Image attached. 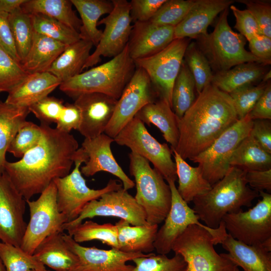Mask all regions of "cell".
Instances as JSON below:
<instances>
[{
    "label": "cell",
    "mask_w": 271,
    "mask_h": 271,
    "mask_svg": "<svg viewBox=\"0 0 271 271\" xmlns=\"http://www.w3.org/2000/svg\"><path fill=\"white\" fill-rule=\"evenodd\" d=\"M157 97L147 73L137 67L117 100L113 114L104 133L114 139L142 108L155 101Z\"/></svg>",
    "instance_id": "17"
},
{
    "label": "cell",
    "mask_w": 271,
    "mask_h": 271,
    "mask_svg": "<svg viewBox=\"0 0 271 271\" xmlns=\"http://www.w3.org/2000/svg\"><path fill=\"white\" fill-rule=\"evenodd\" d=\"M264 65L256 62L241 63L213 75L211 84L228 94L262 79L267 72Z\"/></svg>",
    "instance_id": "32"
},
{
    "label": "cell",
    "mask_w": 271,
    "mask_h": 271,
    "mask_svg": "<svg viewBox=\"0 0 271 271\" xmlns=\"http://www.w3.org/2000/svg\"><path fill=\"white\" fill-rule=\"evenodd\" d=\"M218 243L206 229L189 225L174 242L172 250L185 261L186 271H234L236 266L214 247Z\"/></svg>",
    "instance_id": "8"
},
{
    "label": "cell",
    "mask_w": 271,
    "mask_h": 271,
    "mask_svg": "<svg viewBox=\"0 0 271 271\" xmlns=\"http://www.w3.org/2000/svg\"><path fill=\"white\" fill-rule=\"evenodd\" d=\"M38 145L19 160L7 161L5 172L26 200L41 194L55 179L68 175L79 148L70 133L41 123Z\"/></svg>",
    "instance_id": "1"
},
{
    "label": "cell",
    "mask_w": 271,
    "mask_h": 271,
    "mask_svg": "<svg viewBox=\"0 0 271 271\" xmlns=\"http://www.w3.org/2000/svg\"><path fill=\"white\" fill-rule=\"evenodd\" d=\"M113 139L117 144L127 147L152 163L166 181L177 180L171 149L153 137L138 118H133Z\"/></svg>",
    "instance_id": "11"
},
{
    "label": "cell",
    "mask_w": 271,
    "mask_h": 271,
    "mask_svg": "<svg viewBox=\"0 0 271 271\" xmlns=\"http://www.w3.org/2000/svg\"><path fill=\"white\" fill-rule=\"evenodd\" d=\"M129 173L134 177L137 203L144 209L149 224L164 221L171 204V191L162 175L145 158L131 152L128 154Z\"/></svg>",
    "instance_id": "6"
},
{
    "label": "cell",
    "mask_w": 271,
    "mask_h": 271,
    "mask_svg": "<svg viewBox=\"0 0 271 271\" xmlns=\"http://www.w3.org/2000/svg\"><path fill=\"white\" fill-rule=\"evenodd\" d=\"M171 150L178 180L177 189L182 198L188 203L196 197L207 192L212 186L204 178L199 167L191 166L174 150Z\"/></svg>",
    "instance_id": "33"
},
{
    "label": "cell",
    "mask_w": 271,
    "mask_h": 271,
    "mask_svg": "<svg viewBox=\"0 0 271 271\" xmlns=\"http://www.w3.org/2000/svg\"><path fill=\"white\" fill-rule=\"evenodd\" d=\"M228 8L221 13L212 32L196 39L198 48L211 68L217 73L244 63L264 65L262 60L245 49V38L232 30L228 23Z\"/></svg>",
    "instance_id": "5"
},
{
    "label": "cell",
    "mask_w": 271,
    "mask_h": 271,
    "mask_svg": "<svg viewBox=\"0 0 271 271\" xmlns=\"http://www.w3.org/2000/svg\"><path fill=\"white\" fill-rule=\"evenodd\" d=\"M249 134L266 152L271 154V122L270 120H253Z\"/></svg>",
    "instance_id": "54"
},
{
    "label": "cell",
    "mask_w": 271,
    "mask_h": 271,
    "mask_svg": "<svg viewBox=\"0 0 271 271\" xmlns=\"http://www.w3.org/2000/svg\"><path fill=\"white\" fill-rule=\"evenodd\" d=\"M81 120L80 109L74 103L64 104L62 112L57 121L56 128L70 133L72 129L78 130Z\"/></svg>",
    "instance_id": "52"
},
{
    "label": "cell",
    "mask_w": 271,
    "mask_h": 271,
    "mask_svg": "<svg viewBox=\"0 0 271 271\" xmlns=\"http://www.w3.org/2000/svg\"><path fill=\"white\" fill-rule=\"evenodd\" d=\"M0 258L6 271H36L45 268L34 256L20 247L0 241Z\"/></svg>",
    "instance_id": "42"
},
{
    "label": "cell",
    "mask_w": 271,
    "mask_h": 271,
    "mask_svg": "<svg viewBox=\"0 0 271 271\" xmlns=\"http://www.w3.org/2000/svg\"><path fill=\"white\" fill-rule=\"evenodd\" d=\"M9 14L0 13V46L15 60L20 62L9 21Z\"/></svg>",
    "instance_id": "53"
},
{
    "label": "cell",
    "mask_w": 271,
    "mask_h": 271,
    "mask_svg": "<svg viewBox=\"0 0 271 271\" xmlns=\"http://www.w3.org/2000/svg\"><path fill=\"white\" fill-rule=\"evenodd\" d=\"M42 136V129L40 125L26 120L11 142L7 152L21 159L38 145Z\"/></svg>",
    "instance_id": "44"
},
{
    "label": "cell",
    "mask_w": 271,
    "mask_h": 271,
    "mask_svg": "<svg viewBox=\"0 0 271 271\" xmlns=\"http://www.w3.org/2000/svg\"><path fill=\"white\" fill-rule=\"evenodd\" d=\"M64 106L63 100L48 96L28 108L41 123L50 125L57 122Z\"/></svg>",
    "instance_id": "48"
},
{
    "label": "cell",
    "mask_w": 271,
    "mask_h": 271,
    "mask_svg": "<svg viewBox=\"0 0 271 271\" xmlns=\"http://www.w3.org/2000/svg\"><path fill=\"white\" fill-rule=\"evenodd\" d=\"M136 67L127 45L120 54L110 60L62 82L59 89L74 99L82 94L96 92L118 100Z\"/></svg>",
    "instance_id": "4"
},
{
    "label": "cell",
    "mask_w": 271,
    "mask_h": 271,
    "mask_svg": "<svg viewBox=\"0 0 271 271\" xmlns=\"http://www.w3.org/2000/svg\"><path fill=\"white\" fill-rule=\"evenodd\" d=\"M0 271H6L5 266L0 258Z\"/></svg>",
    "instance_id": "60"
},
{
    "label": "cell",
    "mask_w": 271,
    "mask_h": 271,
    "mask_svg": "<svg viewBox=\"0 0 271 271\" xmlns=\"http://www.w3.org/2000/svg\"><path fill=\"white\" fill-rule=\"evenodd\" d=\"M184 60L195 81V88L199 94L211 83L213 74L208 60L198 48L196 42H190Z\"/></svg>",
    "instance_id": "41"
},
{
    "label": "cell",
    "mask_w": 271,
    "mask_h": 271,
    "mask_svg": "<svg viewBox=\"0 0 271 271\" xmlns=\"http://www.w3.org/2000/svg\"><path fill=\"white\" fill-rule=\"evenodd\" d=\"M190 42L189 38L175 39L159 52L134 61L136 67L147 73L159 98L167 101L171 107L173 85Z\"/></svg>",
    "instance_id": "12"
},
{
    "label": "cell",
    "mask_w": 271,
    "mask_h": 271,
    "mask_svg": "<svg viewBox=\"0 0 271 271\" xmlns=\"http://www.w3.org/2000/svg\"><path fill=\"white\" fill-rule=\"evenodd\" d=\"M171 191L170 209L164 219V223L158 229L154 242L155 250L158 254H167L171 250L176 239L190 225L195 224L208 231L216 239L218 244L221 243L227 232L222 221L216 229L211 228L199 222V218L192 208L180 196L175 182L167 181Z\"/></svg>",
    "instance_id": "13"
},
{
    "label": "cell",
    "mask_w": 271,
    "mask_h": 271,
    "mask_svg": "<svg viewBox=\"0 0 271 271\" xmlns=\"http://www.w3.org/2000/svg\"><path fill=\"white\" fill-rule=\"evenodd\" d=\"M250 52L255 57L262 60L264 65L271 62V38L259 34L249 41Z\"/></svg>",
    "instance_id": "55"
},
{
    "label": "cell",
    "mask_w": 271,
    "mask_h": 271,
    "mask_svg": "<svg viewBox=\"0 0 271 271\" xmlns=\"http://www.w3.org/2000/svg\"><path fill=\"white\" fill-rule=\"evenodd\" d=\"M67 46L34 32L31 47L22 66L28 74L48 72Z\"/></svg>",
    "instance_id": "29"
},
{
    "label": "cell",
    "mask_w": 271,
    "mask_h": 271,
    "mask_svg": "<svg viewBox=\"0 0 271 271\" xmlns=\"http://www.w3.org/2000/svg\"><path fill=\"white\" fill-rule=\"evenodd\" d=\"M252 121L248 114L238 119L209 148L190 160L198 164L204 178L211 186L221 180L230 169V158L241 142L249 134Z\"/></svg>",
    "instance_id": "10"
},
{
    "label": "cell",
    "mask_w": 271,
    "mask_h": 271,
    "mask_svg": "<svg viewBox=\"0 0 271 271\" xmlns=\"http://www.w3.org/2000/svg\"><path fill=\"white\" fill-rule=\"evenodd\" d=\"M29 206L30 220L20 247L33 255L38 246L48 236L55 232L63 233V226L68 222L57 204V188L54 183L40 194L36 200H26Z\"/></svg>",
    "instance_id": "9"
},
{
    "label": "cell",
    "mask_w": 271,
    "mask_h": 271,
    "mask_svg": "<svg viewBox=\"0 0 271 271\" xmlns=\"http://www.w3.org/2000/svg\"><path fill=\"white\" fill-rule=\"evenodd\" d=\"M194 2L193 0H166L149 21L158 25L175 27L184 19Z\"/></svg>",
    "instance_id": "45"
},
{
    "label": "cell",
    "mask_w": 271,
    "mask_h": 271,
    "mask_svg": "<svg viewBox=\"0 0 271 271\" xmlns=\"http://www.w3.org/2000/svg\"><path fill=\"white\" fill-rule=\"evenodd\" d=\"M132 261L135 264L132 271H186V263L178 254L169 258L166 254L152 253L149 256L137 257Z\"/></svg>",
    "instance_id": "43"
},
{
    "label": "cell",
    "mask_w": 271,
    "mask_h": 271,
    "mask_svg": "<svg viewBox=\"0 0 271 271\" xmlns=\"http://www.w3.org/2000/svg\"><path fill=\"white\" fill-rule=\"evenodd\" d=\"M93 46L90 42L82 39L67 45L48 72L62 82L79 75L83 70Z\"/></svg>",
    "instance_id": "31"
},
{
    "label": "cell",
    "mask_w": 271,
    "mask_h": 271,
    "mask_svg": "<svg viewBox=\"0 0 271 271\" xmlns=\"http://www.w3.org/2000/svg\"><path fill=\"white\" fill-rule=\"evenodd\" d=\"M9 21L21 63L27 55L33 42L34 31L31 16L21 7L9 14Z\"/></svg>",
    "instance_id": "40"
},
{
    "label": "cell",
    "mask_w": 271,
    "mask_h": 271,
    "mask_svg": "<svg viewBox=\"0 0 271 271\" xmlns=\"http://www.w3.org/2000/svg\"><path fill=\"white\" fill-rule=\"evenodd\" d=\"M114 139L104 133L95 138H85L81 148L86 153L88 160L80 167L82 174L86 177L94 175L99 172H106L117 177L122 182V188L128 191L135 186L118 165L111 150Z\"/></svg>",
    "instance_id": "21"
},
{
    "label": "cell",
    "mask_w": 271,
    "mask_h": 271,
    "mask_svg": "<svg viewBox=\"0 0 271 271\" xmlns=\"http://www.w3.org/2000/svg\"><path fill=\"white\" fill-rule=\"evenodd\" d=\"M72 6L71 0H26L21 8L30 14H41L55 19L79 32L82 23Z\"/></svg>",
    "instance_id": "36"
},
{
    "label": "cell",
    "mask_w": 271,
    "mask_h": 271,
    "mask_svg": "<svg viewBox=\"0 0 271 271\" xmlns=\"http://www.w3.org/2000/svg\"><path fill=\"white\" fill-rule=\"evenodd\" d=\"M87 160L84 150L79 148L75 153L73 170L67 176L53 180L57 188V207L67 218V223L75 220L90 201L122 187V184L114 179H110L105 187L100 189L88 187L80 171L81 164Z\"/></svg>",
    "instance_id": "7"
},
{
    "label": "cell",
    "mask_w": 271,
    "mask_h": 271,
    "mask_svg": "<svg viewBox=\"0 0 271 271\" xmlns=\"http://www.w3.org/2000/svg\"><path fill=\"white\" fill-rule=\"evenodd\" d=\"M30 113L28 107L0 100V174L5 172L8 148Z\"/></svg>",
    "instance_id": "34"
},
{
    "label": "cell",
    "mask_w": 271,
    "mask_h": 271,
    "mask_svg": "<svg viewBox=\"0 0 271 271\" xmlns=\"http://www.w3.org/2000/svg\"><path fill=\"white\" fill-rule=\"evenodd\" d=\"M266 83L255 86L249 84L239 87L229 93L238 118L240 119L247 115L263 94Z\"/></svg>",
    "instance_id": "47"
},
{
    "label": "cell",
    "mask_w": 271,
    "mask_h": 271,
    "mask_svg": "<svg viewBox=\"0 0 271 271\" xmlns=\"http://www.w3.org/2000/svg\"><path fill=\"white\" fill-rule=\"evenodd\" d=\"M174 29L150 21L134 23L127 44L130 57L135 61L159 52L174 40Z\"/></svg>",
    "instance_id": "22"
},
{
    "label": "cell",
    "mask_w": 271,
    "mask_h": 271,
    "mask_svg": "<svg viewBox=\"0 0 271 271\" xmlns=\"http://www.w3.org/2000/svg\"><path fill=\"white\" fill-rule=\"evenodd\" d=\"M63 234L57 232L47 237L33 255L55 271H76L80 263L79 257L67 246Z\"/></svg>",
    "instance_id": "26"
},
{
    "label": "cell",
    "mask_w": 271,
    "mask_h": 271,
    "mask_svg": "<svg viewBox=\"0 0 271 271\" xmlns=\"http://www.w3.org/2000/svg\"><path fill=\"white\" fill-rule=\"evenodd\" d=\"M34 32L66 45L81 39L78 32L63 23L41 14H31Z\"/></svg>",
    "instance_id": "39"
},
{
    "label": "cell",
    "mask_w": 271,
    "mask_h": 271,
    "mask_svg": "<svg viewBox=\"0 0 271 271\" xmlns=\"http://www.w3.org/2000/svg\"><path fill=\"white\" fill-rule=\"evenodd\" d=\"M229 165L246 172L271 169V154L266 152L249 134L241 142L233 152Z\"/></svg>",
    "instance_id": "35"
},
{
    "label": "cell",
    "mask_w": 271,
    "mask_h": 271,
    "mask_svg": "<svg viewBox=\"0 0 271 271\" xmlns=\"http://www.w3.org/2000/svg\"><path fill=\"white\" fill-rule=\"evenodd\" d=\"M221 244L228 252L222 254L243 271H271V251L261 244L249 245L228 233Z\"/></svg>",
    "instance_id": "25"
},
{
    "label": "cell",
    "mask_w": 271,
    "mask_h": 271,
    "mask_svg": "<svg viewBox=\"0 0 271 271\" xmlns=\"http://www.w3.org/2000/svg\"><path fill=\"white\" fill-rule=\"evenodd\" d=\"M246 171L231 167L227 174L207 192L192 201L193 210L205 225L217 228L227 214L251 206L259 192L250 188L245 179Z\"/></svg>",
    "instance_id": "3"
},
{
    "label": "cell",
    "mask_w": 271,
    "mask_h": 271,
    "mask_svg": "<svg viewBox=\"0 0 271 271\" xmlns=\"http://www.w3.org/2000/svg\"><path fill=\"white\" fill-rule=\"evenodd\" d=\"M61 83L49 72L29 74L8 92L5 102L16 106L29 107L48 96Z\"/></svg>",
    "instance_id": "24"
},
{
    "label": "cell",
    "mask_w": 271,
    "mask_h": 271,
    "mask_svg": "<svg viewBox=\"0 0 271 271\" xmlns=\"http://www.w3.org/2000/svg\"><path fill=\"white\" fill-rule=\"evenodd\" d=\"M248 114L252 120L271 119V84L270 81L267 82L263 94Z\"/></svg>",
    "instance_id": "56"
},
{
    "label": "cell",
    "mask_w": 271,
    "mask_h": 271,
    "mask_svg": "<svg viewBox=\"0 0 271 271\" xmlns=\"http://www.w3.org/2000/svg\"><path fill=\"white\" fill-rule=\"evenodd\" d=\"M80 16L82 25L79 31L81 39L89 41L96 47L102 35L97 26L99 18L110 14L113 9L112 1L106 0H71Z\"/></svg>",
    "instance_id": "30"
},
{
    "label": "cell",
    "mask_w": 271,
    "mask_h": 271,
    "mask_svg": "<svg viewBox=\"0 0 271 271\" xmlns=\"http://www.w3.org/2000/svg\"><path fill=\"white\" fill-rule=\"evenodd\" d=\"M118 249L127 253L148 254L155 250L158 225H130L121 219L116 222Z\"/></svg>",
    "instance_id": "28"
},
{
    "label": "cell",
    "mask_w": 271,
    "mask_h": 271,
    "mask_svg": "<svg viewBox=\"0 0 271 271\" xmlns=\"http://www.w3.org/2000/svg\"><path fill=\"white\" fill-rule=\"evenodd\" d=\"M67 231L68 234L78 243L97 240L111 248L118 249L117 230L115 224H99L92 220H86Z\"/></svg>",
    "instance_id": "37"
},
{
    "label": "cell",
    "mask_w": 271,
    "mask_h": 271,
    "mask_svg": "<svg viewBox=\"0 0 271 271\" xmlns=\"http://www.w3.org/2000/svg\"><path fill=\"white\" fill-rule=\"evenodd\" d=\"M271 78V71H267L264 75H263L262 78V82L266 83L270 80Z\"/></svg>",
    "instance_id": "59"
},
{
    "label": "cell",
    "mask_w": 271,
    "mask_h": 271,
    "mask_svg": "<svg viewBox=\"0 0 271 271\" xmlns=\"http://www.w3.org/2000/svg\"><path fill=\"white\" fill-rule=\"evenodd\" d=\"M259 195L261 199L253 207L227 214L222 220L228 234L249 245L271 238V194L260 191Z\"/></svg>",
    "instance_id": "14"
},
{
    "label": "cell",
    "mask_w": 271,
    "mask_h": 271,
    "mask_svg": "<svg viewBox=\"0 0 271 271\" xmlns=\"http://www.w3.org/2000/svg\"><path fill=\"white\" fill-rule=\"evenodd\" d=\"M28 74L22 64L0 46V92H9Z\"/></svg>",
    "instance_id": "46"
},
{
    "label": "cell",
    "mask_w": 271,
    "mask_h": 271,
    "mask_svg": "<svg viewBox=\"0 0 271 271\" xmlns=\"http://www.w3.org/2000/svg\"><path fill=\"white\" fill-rule=\"evenodd\" d=\"M230 9L236 20L234 28L248 41L256 35L260 34L258 25L248 10H240L234 5H231Z\"/></svg>",
    "instance_id": "50"
},
{
    "label": "cell",
    "mask_w": 271,
    "mask_h": 271,
    "mask_svg": "<svg viewBox=\"0 0 271 271\" xmlns=\"http://www.w3.org/2000/svg\"><path fill=\"white\" fill-rule=\"evenodd\" d=\"M26 200L4 172L0 174V241L20 247L27 224Z\"/></svg>",
    "instance_id": "18"
},
{
    "label": "cell",
    "mask_w": 271,
    "mask_h": 271,
    "mask_svg": "<svg viewBox=\"0 0 271 271\" xmlns=\"http://www.w3.org/2000/svg\"><path fill=\"white\" fill-rule=\"evenodd\" d=\"M134 117L144 124L157 126L165 140L171 145V149L176 148L179 138V118L167 101L159 98L149 103L142 108Z\"/></svg>",
    "instance_id": "27"
},
{
    "label": "cell",
    "mask_w": 271,
    "mask_h": 271,
    "mask_svg": "<svg viewBox=\"0 0 271 271\" xmlns=\"http://www.w3.org/2000/svg\"><path fill=\"white\" fill-rule=\"evenodd\" d=\"M245 179L251 189L258 191L271 192V169L264 171H249L245 172Z\"/></svg>",
    "instance_id": "57"
},
{
    "label": "cell",
    "mask_w": 271,
    "mask_h": 271,
    "mask_svg": "<svg viewBox=\"0 0 271 271\" xmlns=\"http://www.w3.org/2000/svg\"><path fill=\"white\" fill-rule=\"evenodd\" d=\"M26 0H0V13L11 14L20 8Z\"/></svg>",
    "instance_id": "58"
},
{
    "label": "cell",
    "mask_w": 271,
    "mask_h": 271,
    "mask_svg": "<svg viewBox=\"0 0 271 271\" xmlns=\"http://www.w3.org/2000/svg\"><path fill=\"white\" fill-rule=\"evenodd\" d=\"M63 237L69 248L79 257L80 263L76 271H132L134 265L127 264V261L152 253H127L114 248L105 250L85 247L75 242L69 234H63Z\"/></svg>",
    "instance_id": "19"
},
{
    "label": "cell",
    "mask_w": 271,
    "mask_h": 271,
    "mask_svg": "<svg viewBox=\"0 0 271 271\" xmlns=\"http://www.w3.org/2000/svg\"><path fill=\"white\" fill-rule=\"evenodd\" d=\"M166 0H132L130 15L132 22L149 21Z\"/></svg>",
    "instance_id": "51"
},
{
    "label": "cell",
    "mask_w": 271,
    "mask_h": 271,
    "mask_svg": "<svg viewBox=\"0 0 271 271\" xmlns=\"http://www.w3.org/2000/svg\"><path fill=\"white\" fill-rule=\"evenodd\" d=\"M244 4L257 22L261 35L271 38L270 1L261 0H238Z\"/></svg>",
    "instance_id": "49"
},
{
    "label": "cell",
    "mask_w": 271,
    "mask_h": 271,
    "mask_svg": "<svg viewBox=\"0 0 271 271\" xmlns=\"http://www.w3.org/2000/svg\"><path fill=\"white\" fill-rule=\"evenodd\" d=\"M234 271H240V270L239 269L238 267L236 266L234 268Z\"/></svg>",
    "instance_id": "62"
},
{
    "label": "cell",
    "mask_w": 271,
    "mask_h": 271,
    "mask_svg": "<svg viewBox=\"0 0 271 271\" xmlns=\"http://www.w3.org/2000/svg\"><path fill=\"white\" fill-rule=\"evenodd\" d=\"M117 99L101 93H88L75 98L81 120L78 131L85 138H95L103 133L115 110Z\"/></svg>",
    "instance_id": "20"
},
{
    "label": "cell",
    "mask_w": 271,
    "mask_h": 271,
    "mask_svg": "<svg viewBox=\"0 0 271 271\" xmlns=\"http://www.w3.org/2000/svg\"><path fill=\"white\" fill-rule=\"evenodd\" d=\"M113 9L102 19L97 26L104 25L101 39L94 51L90 54L83 70L97 64L101 57H114L127 46L132 26L130 15V5L126 0H112Z\"/></svg>",
    "instance_id": "16"
},
{
    "label": "cell",
    "mask_w": 271,
    "mask_h": 271,
    "mask_svg": "<svg viewBox=\"0 0 271 271\" xmlns=\"http://www.w3.org/2000/svg\"><path fill=\"white\" fill-rule=\"evenodd\" d=\"M238 120L229 94L211 83L179 119V138L173 150L184 160H190L209 148Z\"/></svg>",
    "instance_id": "2"
},
{
    "label": "cell",
    "mask_w": 271,
    "mask_h": 271,
    "mask_svg": "<svg viewBox=\"0 0 271 271\" xmlns=\"http://www.w3.org/2000/svg\"><path fill=\"white\" fill-rule=\"evenodd\" d=\"M96 216L118 217L133 226L148 224L144 209L134 197L122 187L106 192L99 198L88 202L75 220L64 225V231L81 224L86 219Z\"/></svg>",
    "instance_id": "15"
},
{
    "label": "cell",
    "mask_w": 271,
    "mask_h": 271,
    "mask_svg": "<svg viewBox=\"0 0 271 271\" xmlns=\"http://www.w3.org/2000/svg\"><path fill=\"white\" fill-rule=\"evenodd\" d=\"M36 271H50V270H47V269L45 268H44V269H42L38 270H36Z\"/></svg>",
    "instance_id": "61"
},
{
    "label": "cell",
    "mask_w": 271,
    "mask_h": 271,
    "mask_svg": "<svg viewBox=\"0 0 271 271\" xmlns=\"http://www.w3.org/2000/svg\"><path fill=\"white\" fill-rule=\"evenodd\" d=\"M195 83L193 76L183 60L174 82L172 93V108L179 119L191 107L195 100Z\"/></svg>",
    "instance_id": "38"
},
{
    "label": "cell",
    "mask_w": 271,
    "mask_h": 271,
    "mask_svg": "<svg viewBox=\"0 0 271 271\" xmlns=\"http://www.w3.org/2000/svg\"><path fill=\"white\" fill-rule=\"evenodd\" d=\"M232 0L195 1L184 19L174 29V39H197L207 34L217 16L234 3Z\"/></svg>",
    "instance_id": "23"
}]
</instances>
